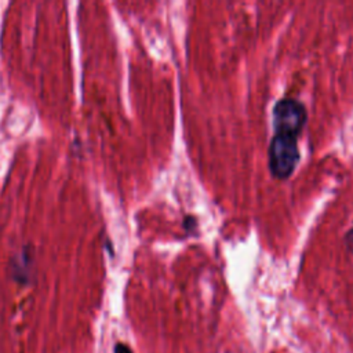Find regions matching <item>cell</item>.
Instances as JSON below:
<instances>
[{
    "label": "cell",
    "mask_w": 353,
    "mask_h": 353,
    "mask_svg": "<svg viewBox=\"0 0 353 353\" xmlns=\"http://www.w3.org/2000/svg\"><path fill=\"white\" fill-rule=\"evenodd\" d=\"M307 113L305 105L294 98H283L276 102L272 112V121L274 134L299 137Z\"/></svg>",
    "instance_id": "7a4b0ae2"
},
{
    "label": "cell",
    "mask_w": 353,
    "mask_h": 353,
    "mask_svg": "<svg viewBox=\"0 0 353 353\" xmlns=\"http://www.w3.org/2000/svg\"><path fill=\"white\" fill-rule=\"evenodd\" d=\"M114 353H132V350L124 343H117L114 346Z\"/></svg>",
    "instance_id": "5b68a950"
},
{
    "label": "cell",
    "mask_w": 353,
    "mask_h": 353,
    "mask_svg": "<svg viewBox=\"0 0 353 353\" xmlns=\"http://www.w3.org/2000/svg\"><path fill=\"white\" fill-rule=\"evenodd\" d=\"M299 161L298 138L274 134L269 143L268 163L272 175L277 179H287Z\"/></svg>",
    "instance_id": "6da1fadb"
},
{
    "label": "cell",
    "mask_w": 353,
    "mask_h": 353,
    "mask_svg": "<svg viewBox=\"0 0 353 353\" xmlns=\"http://www.w3.org/2000/svg\"><path fill=\"white\" fill-rule=\"evenodd\" d=\"M30 263H32V258L29 256V254H26L25 251L18 256V262L12 261V274L15 277L19 279V281H25V277H28L29 270H30Z\"/></svg>",
    "instance_id": "3957f363"
},
{
    "label": "cell",
    "mask_w": 353,
    "mask_h": 353,
    "mask_svg": "<svg viewBox=\"0 0 353 353\" xmlns=\"http://www.w3.org/2000/svg\"><path fill=\"white\" fill-rule=\"evenodd\" d=\"M345 243H346V247H347V251L350 252L352 258H353V229H350L346 236H345Z\"/></svg>",
    "instance_id": "277c9868"
}]
</instances>
